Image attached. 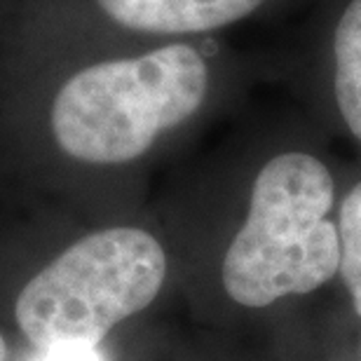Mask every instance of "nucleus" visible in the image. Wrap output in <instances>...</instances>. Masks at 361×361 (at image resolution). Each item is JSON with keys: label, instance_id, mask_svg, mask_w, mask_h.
Wrapping results in <instances>:
<instances>
[{"label": "nucleus", "instance_id": "obj_5", "mask_svg": "<svg viewBox=\"0 0 361 361\" xmlns=\"http://www.w3.org/2000/svg\"><path fill=\"white\" fill-rule=\"evenodd\" d=\"M336 101L345 125L361 141V0H352L334 35Z\"/></svg>", "mask_w": 361, "mask_h": 361}, {"label": "nucleus", "instance_id": "obj_1", "mask_svg": "<svg viewBox=\"0 0 361 361\" xmlns=\"http://www.w3.org/2000/svg\"><path fill=\"white\" fill-rule=\"evenodd\" d=\"M336 185L307 153H281L263 164L249 214L223 258V288L244 307H268L312 293L341 270V235L329 221Z\"/></svg>", "mask_w": 361, "mask_h": 361}, {"label": "nucleus", "instance_id": "obj_6", "mask_svg": "<svg viewBox=\"0 0 361 361\" xmlns=\"http://www.w3.org/2000/svg\"><path fill=\"white\" fill-rule=\"evenodd\" d=\"M338 235H341V272L350 291L355 312L361 317V183L345 195L338 214Z\"/></svg>", "mask_w": 361, "mask_h": 361}, {"label": "nucleus", "instance_id": "obj_4", "mask_svg": "<svg viewBox=\"0 0 361 361\" xmlns=\"http://www.w3.org/2000/svg\"><path fill=\"white\" fill-rule=\"evenodd\" d=\"M115 24L143 33H202L235 24L263 0H97Z\"/></svg>", "mask_w": 361, "mask_h": 361}, {"label": "nucleus", "instance_id": "obj_7", "mask_svg": "<svg viewBox=\"0 0 361 361\" xmlns=\"http://www.w3.org/2000/svg\"><path fill=\"white\" fill-rule=\"evenodd\" d=\"M33 361H106L101 355L99 345H52V348H40Z\"/></svg>", "mask_w": 361, "mask_h": 361}, {"label": "nucleus", "instance_id": "obj_3", "mask_svg": "<svg viewBox=\"0 0 361 361\" xmlns=\"http://www.w3.org/2000/svg\"><path fill=\"white\" fill-rule=\"evenodd\" d=\"M167 277L162 244L141 228H106L54 258L21 288L19 329L35 348L99 345L155 300Z\"/></svg>", "mask_w": 361, "mask_h": 361}, {"label": "nucleus", "instance_id": "obj_8", "mask_svg": "<svg viewBox=\"0 0 361 361\" xmlns=\"http://www.w3.org/2000/svg\"><path fill=\"white\" fill-rule=\"evenodd\" d=\"M7 359V345L3 341V336H0V361H5Z\"/></svg>", "mask_w": 361, "mask_h": 361}, {"label": "nucleus", "instance_id": "obj_2", "mask_svg": "<svg viewBox=\"0 0 361 361\" xmlns=\"http://www.w3.org/2000/svg\"><path fill=\"white\" fill-rule=\"evenodd\" d=\"M207 90V61L183 42L101 61L63 82L52 104V132L63 153L80 162H132L190 118Z\"/></svg>", "mask_w": 361, "mask_h": 361}]
</instances>
